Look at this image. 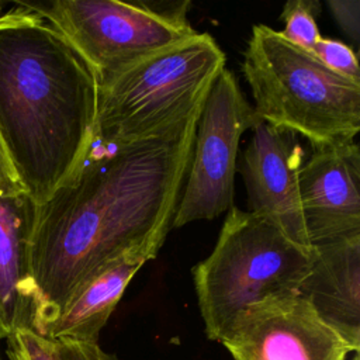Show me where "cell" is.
I'll use <instances>...</instances> for the list:
<instances>
[{
  "instance_id": "obj_1",
  "label": "cell",
  "mask_w": 360,
  "mask_h": 360,
  "mask_svg": "<svg viewBox=\"0 0 360 360\" xmlns=\"http://www.w3.org/2000/svg\"><path fill=\"white\" fill-rule=\"evenodd\" d=\"M204 101L135 141L93 143L77 172L35 207L30 242L37 332L112 262L152 260L179 205Z\"/></svg>"
},
{
  "instance_id": "obj_2",
  "label": "cell",
  "mask_w": 360,
  "mask_h": 360,
  "mask_svg": "<svg viewBox=\"0 0 360 360\" xmlns=\"http://www.w3.org/2000/svg\"><path fill=\"white\" fill-rule=\"evenodd\" d=\"M96 75L24 3L0 14V139L30 198L45 202L94 143Z\"/></svg>"
},
{
  "instance_id": "obj_3",
  "label": "cell",
  "mask_w": 360,
  "mask_h": 360,
  "mask_svg": "<svg viewBox=\"0 0 360 360\" xmlns=\"http://www.w3.org/2000/svg\"><path fill=\"white\" fill-rule=\"evenodd\" d=\"M242 69L262 122L300 134L314 148L359 134L360 83L333 73L280 31L253 25Z\"/></svg>"
},
{
  "instance_id": "obj_4",
  "label": "cell",
  "mask_w": 360,
  "mask_h": 360,
  "mask_svg": "<svg viewBox=\"0 0 360 360\" xmlns=\"http://www.w3.org/2000/svg\"><path fill=\"white\" fill-rule=\"evenodd\" d=\"M311 252L267 218L231 207L211 255L193 267L204 332L221 342L249 305L298 294Z\"/></svg>"
},
{
  "instance_id": "obj_5",
  "label": "cell",
  "mask_w": 360,
  "mask_h": 360,
  "mask_svg": "<svg viewBox=\"0 0 360 360\" xmlns=\"http://www.w3.org/2000/svg\"><path fill=\"white\" fill-rule=\"evenodd\" d=\"M225 63L215 39L197 32L122 70L98 87L94 143L122 145L186 117L205 100Z\"/></svg>"
},
{
  "instance_id": "obj_6",
  "label": "cell",
  "mask_w": 360,
  "mask_h": 360,
  "mask_svg": "<svg viewBox=\"0 0 360 360\" xmlns=\"http://www.w3.org/2000/svg\"><path fill=\"white\" fill-rule=\"evenodd\" d=\"M24 4L49 21L82 56L98 87L136 62L197 34L187 20L190 1L52 0Z\"/></svg>"
},
{
  "instance_id": "obj_7",
  "label": "cell",
  "mask_w": 360,
  "mask_h": 360,
  "mask_svg": "<svg viewBox=\"0 0 360 360\" xmlns=\"http://www.w3.org/2000/svg\"><path fill=\"white\" fill-rule=\"evenodd\" d=\"M260 120L226 68L210 89L197 124L188 177L172 226L212 219L233 202V180L240 136Z\"/></svg>"
},
{
  "instance_id": "obj_8",
  "label": "cell",
  "mask_w": 360,
  "mask_h": 360,
  "mask_svg": "<svg viewBox=\"0 0 360 360\" xmlns=\"http://www.w3.org/2000/svg\"><path fill=\"white\" fill-rule=\"evenodd\" d=\"M219 343L233 360H347L359 353L298 294L249 305Z\"/></svg>"
},
{
  "instance_id": "obj_9",
  "label": "cell",
  "mask_w": 360,
  "mask_h": 360,
  "mask_svg": "<svg viewBox=\"0 0 360 360\" xmlns=\"http://www.w3.org/2000/svg\"><path fill=\"white\" fill-rule=\"evenodd\" d=\"M252 129L239 166L250 212L267 218L292 242L311 252L298 184L302 149L295 134L262 121Z\"/></svg>"
},
{
  "instance_id": "obj_10",
  "label": "cell",
  "mask_w": 360,
  "mask_h": 360,
  "mask_svg": "<svg viewBox=\"0 0 360 360\" xmlns=\"http://www.w3.org/2000/svg\"><path fill=\"white\" fill-rule=\"evenodd\" d=\"M298 184L311 245L360 233V149L354 139L315 146Z\"/></svg>"
},
{
  "instance_id": "obj_11",
  "label": "cell",
  "mask_w": 360,
  "mask_h": 360,
  "mask_svg": "<svg viewBox=\"0 0 360 360\" xmlns=\"http://www.w3.org/2000/svg\"><path fill=\"white\" fill-rule=\"evenodd\" d=\"M298 295L359 352L360 233L312 245L311 267Z\"/></svg>"
},
{
  "instance_id": "obj_12",
  "label": "cell",
  "mask_w": 360,
  "mask_h": 360,
  "mask_svg": "<svg viewBox=\"0 0 360 360\" xmlns=\"http://www.w3.org/2000/svg\"><path fill=\"white\" fill-rule=\"evenodd\" d=\"M37 204L24 190L0 193V339L37 332V295L30 242Z\"/></svg>"
},
{
  "instance_id": "obj_13",
  "label": "cell",
  "mask_w": 360,
  "mask_h": 360,
  "mask_svg": "<svg viewBox=\"0 0 360 360\" xmlns=\"http://www.w3.org/2000/svg\"><path fill=\"white\" fill-rule=\"evenodd\" d=\"M145 263V259L128 255L105 266L72 295L41 335L98 345L103 328L129 281Z\"/></svg>"
},
{
  "instance_id": "obj_14",
  "label": "cell",
  "mask_w": 360,
  "mask_h": 360,
  "mask_svg": "<svg viewBox=\"0 0 360 360\" xmlns=\"http://www.w3.org/2000/svg\"><path fill=\"white\" fill-rule=\"evenodd\" d=\"M321 4L316 0H290L283 8L285 27L281 35L301 49L312 52L316 42L322 38L316 24Z\"/></svg>"
},
{
  "instance_id": "obj_15",
  "label": "cell",
  "mask_w": 360,
  "mask_h": 360,
  "mask_svg": "<svg viewBox=\"0 0 360 360\" xmlns=\"http://www.w3.org/2000/svg\"><path fill=\"white\" fill-rule=\"evenodd\" d=\"M8 360H62L53 339L31 329H20L7 339Z\"/></svg>"
},
{
  "instance_id": "obj_16",
  "label": "cell",
  "mask_w": 360,
  "mask_h": 360,
  "mask_svg": "<svg viewBox=\"0 0 360 360\" xmlns=\"http://www.w3.org/2000/svg\"><path fill=\"white\" fill-rule=\"evenodd\" d=\"M312 53L329 70L349 80L360 83V69L354 51L342 41L321 38L312 49Z\"/></svg>"
},
{
  "instance_id": "obj_17",
  "label": "cell",
  "mask_w": 360,
  "mask_h": 360,
  "mask_svg": "<svg viewBox=\"0 0 360 360\" xmlns=\"http://www.w3.org/2000/svg\"><path fill=\"white\" fill-rule=\"evenodd\" d=\"M328 7L338 25L354 44L360 41V1L359 0H328Z\"/></svg>"
},
{
  "instance_id": "obj_18",
  "label": "cell",
  "mask_w": 360,
  "mask_h": 360,
  "mask_svg": "<svg viewBox=\"0 0 360 360\" xmlns=\"http://www.w3.org/2000/svg\"><path fill=\"white\" fill-rule=\"evenodd\" d=\"M62 360H118L115 354L105 352L100 345L80 343L68 339H53Z\"/></svg>"
},
{
  "instance_id": "obj_19",
  "label": "cell",
  "mask_w": 360,
  "mask_h": 360,
  "mask_svg": "<svg viewBox=\"0 0 360 360\" xmlns=\"http://www.w3.org/2000/svg\"><path fill=\"white\" fill-rule=\"evenodd\" d=\"M24 190L14 173V169L8 160L4 146L0 139V193Z\"/></svg>"
},
{
  "instance_id": "obj_20",
  "label": "cell",
  "mask_w": 360,
  "mask_h": 360,
  "mask_svg": "<svg viewBox=\"0 0 360 360\" xmlns=\"http://www.w3.org/2000/svg\"><path fill=\"white\" fill-rule=\"evenodd\" d=\"M349 360H360V354L354 353V354H352V357Z\"/></svg>"
}]
</instances>
